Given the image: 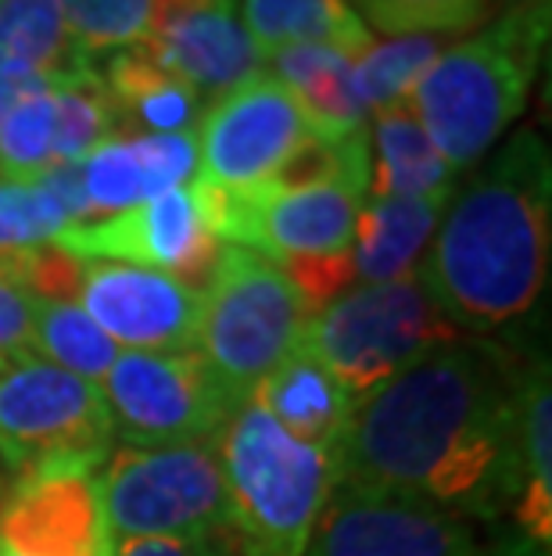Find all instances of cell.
<instances>
[{
    "label": "cell",
    "instance_id": "6da1fadb",
    "mask_svg": "<svg viewBox=\"0 0 552 556\" xmlns=\"http://www.w3.org/2000/svg\"><path fill=\"white\" fill-rule=\"evenodd\" d=\"M521 381L506 352L460 338L370 395L334 453V489L477 520L521 489Z\"/></svg>",
    "mask_w": 552,
    "mask_h": 556
},
{
    "label": "cell",
    "instance_id": "7a4b0ae2",
    "mask_svg": "<svg viewBox=\"0 0 552 556\" xmlns=\"http://www.w3.org/2000/svg\"><path fill=\"white\" fill-rule=\"evenodd\" d=\"M549 219V148L521 129L441 216L416 280L460 334H499L542 302Z\"/></svg>",
    "mask_w": 552,
    "mask_h": 556
},
{
    "label": "cell",
    "instance_id": "3957f363",
    "mask_svg": "<svg viewBox=\"0 0 552 556\" xmlns=\"http://www.w3.org/2000/svg\"><path fill=\"white\" fill-rule=\"evenodd\" d=\"M205 227L222 244H241L266 255L295 280L305 305L320 313L356 277L359 212L370 198V134L345 140V159L334 173L305 184H262L252 191H219L197 184Z\"/></svg>",
    "mask_w": 552,
    "mask_h": 556
},
{
    "label": "cell",
    "instance_id": "277c9868",
    "mask_svg": "<svg viewBox=\"0 0 552 556\" xmlns=\"http://www.w3.org/2000/svg\"><path fill=\"white\" fill-rule=\"evenodd\" d=\"M549 37V4H510L460 43L445 47L409 93L416 119L455 173L480 162L521 119Z\"/></svg>",
    "mask_w": 552,
    "mask_h": 556
},
{
    "label": "cell",
    "instance_id": "5b68a950",
    "mask_svg": "<svg viewBox=\"0 0 552 556\" xmlns=\"http://www.w3.org/2000/svg\"><path fill=\"white\" fill-rule=\"evenodd\" d=\"M230 500V535L241 556H305L334 492V459L295 442L258 402L227 420L216 438Z\"/></svg>",
    "mask_w": 552,
    "mask_h": 556
},
{
    "label": "cell",
    "instance_id": "8992f818",
    "mask_svg": "<svg viewBox=\"0 0 552 556\" xmlns=\"http://www.w3.org/2000/svg\"><path fill=\"white\" fill-rule=\"evenodd\" d=\"M463 334L431 302L416 274L362 283L309 316L301 349L345 388L356 406L377 395L409 366Z\"/></svg>",
    "mask_w": 552,
    "mask_h": 556
},
{
    "label": "cell",
    "instance_id": "52a82bcc",
    "mask_svg": "<svg viewBox=\"0 0 552 556\" xmlns=\"http://www.w3.org/2000/svg\"><path fill=\"white\" fill-rule=\"evenodd\" d=\"M312 309L284 269L241 244H222L202 283L197 356L244 406L255 388L301 349Z\"/></svg>",
    "mask_w": 552,
    "mask_h": 556
},
{
    "label": "cell",
    "instance_id": "ba28073f",
    "mask_svg": "<svg viewBox=\"0 0 552 556\" xmlns=\"http://www.w3.org/2000/svg\"><path fill=\"white\" fill-rule=\"evenodd\" d=\"M112 438L101 384L33 352L0 366V478L8 489L54 475H98Z\"/></svg>",
    "mask_w": 552,
    "mask_h": 556
},
{
    "label": "cell",
    "instance_id": "9c48e42d",
    "mask_svg": "<svg viewBox=\"0 0 552 556\" xmlns=\"http://www.w3.org/2000/svg\"><path fill=\"white\" fill-rule=\"evenodd\" d=\"M101 492L115 542L202 539L230 531V500L216 442L112 448Z\"/></svg>",
    "mask_w": 552,
    "mask_h": 556
},
{
    "label": "cell",
    "instance_id": "30bf717a",
    "mask_svg": "<svg viewBox=\"0 0 552 556\" xmlns=\"http://www.w3.org/2000/svg\"><path fill=\"white\" fill-rule=\"evenodd\" d=\"M123 445L216 442L241 402L197 352H119L101 381Z\"/></svg>",
    "mask_w": 552,
    "mask_h": 556
},
{
    "label": "cell",
    "instance_id": "8fae6325",
    "mask_svg": "<svg viewBox=\"0 0 552 556\" xmlns=\"http://www.w3.org/2000/svg\"><path fill=\"white\" fill-rule=\"evenodd\" d=\"M194 140L197 184L252 191L284 173V165L312 140V129L284 83L273 73H255L202 115Z\"/></svg>",
    "mask_w": 552,
    "mask_h": 556
},
{
    "label": "cell",
    "instance_id": "7c38bea8",
    "mask_svg": "<svg viewBox=\"0 0 552 556\" xmlns=\"http://www.w3.org/2000/svg\"><path fill=\"white\" fill-rule=\"evenodd\" d=\"M57 248L90 263L101 258V263L162 269L202 291L222 241L205 227L197 187L187 184L104 219H79L57 238Z\"/></svg>",
    "mask_w": 552,
    "mask_h": 556
},
{
    "label": "cell",
    "instance_id": "4fadbf2b",
    "mask_svg": "<svg viewBox=\"0 0 552 556\" xmlns=\"http://www.w3.org/2000/svg\"><path fill=\"white\" fill-rule=\"evenodd\" d=\"M84 313L126 352H194L202 291L147 266L84 258L76 291Z\"/></svg>",
    "mask_w": 552,
    "mask_h": 556
},
{
    "label": "cell",
    "instance_id": "5bb4252c",
    "mask_svg": "<svg viewBox=\"0 0 552 556\" xmlns=\"http://www.w3.org/2000/svg\"><path fill=\"white\" fill-rule=\"evenodd\" d=\"M305 556H480L466 517L434 506L334 489Z\"/></svg>",
    "mask_w": 552,
    "mask_h": 556
},
{
    "label": "cell",
    "instance_id": "9a60e30c",
    "mask_svg": "<svg viewBox=\"0 0 552 556\" xmlns=\"http://www.w3.org/2000/svg\"><path fill=\"white\" fill-rule=\"evenodd\" d=\"M137 47L191 90L219 98L266 65L241 18V0H155L151 33Z\"/></svg>",
    "mask_w": 552,
    "mask_h": 556
},
{
    "label": "cell",
    "instance_id": "2e32d148",
    "mask_svg": "<svg viewBox=\"0 0 552 556\" xmlns=\"http://www.w3.org/2000/svg\"><path fill=\"white\" fill-rule=\"evenodd\" d=\"M0 549L15 556H115L98 475H54L8 489Z\"/></svg>",
    "mask_w": 552,
    "mask_h": 556
},
{
    "label": "cell",
    "instance_id": "e0dca14e",
    "mask_svg": "<svg viewBox=\"0 0 552 556\" xmlns=\"http://www.w3.org/2000/svg\"><path fill=\"white\" fill-rule=\"evenodd\" d=\"M197 173L194 134H151V137H112L79 162V180L98 212H123L151 201L176 187H187Z\"/></svg>",
    "mask_w": 552,
    "mask_h": 556
},
{
    "label": "cell",
    "instance_id": "ac0fdd59",
    "mask_svg": "<svg viewBox=\"0 0 552 556\" xmlns=\"http://www.w3.org/2000/svg\"><path fill=\"white\" fill-rule=\"evenodd\" d=\"M252 402H258L280 428L295 442L320 448L334 459L337 445L356 417V402L341 388L320 363H312L305 352L284 359L262 384L255 388Z\"/></svg>",
    "mask_w": 552,
    "mask_h": 556
},
{
    "label": "cell",
    "instance_id": "d6986e66",
    "mask_svg": "<svg viewBox=\"0 0 552 556\" xmlns=\"http://www.w3.org/2000/svg\"><path fill=\"white\" fill-rule=\"evenodd\" d=\"M455 191L424 198H367L356 223L351 266L362 283H384L416 274L420 255L434 241V230Z\"/></svg>",
    "mask_w": 552,
    "mask_h": 556
},
{
    "label": "cell",
    "instance_id": "ffe728a7",
    "mask_svg": "<svg viewBox=\"0 0 552 556\" xmlns=\"http://www.w3.org/2000/svg\"><path fill=\"white\" fill-rule=\"evenodd\" d=\"M269 62L277 65V79L295 93L298 109L309 123L316 140L337 144L359 129H367L370 109L356 93V79H351V62L345 51L334 47H287L277 51Z\"/></svg>",
    "mask_w": 552,
    "mask_h": 556
},
{
    "label": "cell",
    "instance_id": "44dd1931",
    "mask_svg": "<svg viewBox=\"0 0 552 556\" xmlns=\"http://www.w3.org/2000/svg\"><path fill=\"white\" fill-rule=\"evenodd\" d=\"M455 191V169L434 148L413 104L373 112L370 134V198H424Z\"/></svg>",
    "mask_w": 552,
    "mask_h": 556
},
{
    "label": "cell",
    "instance_id": "7402d4cb",
    "mask_svg": "<svg viewBox=\"0 0 552 556\" xmlns=\"http://www.w3.org/2000/svg\"><path fill=\"white\" fill-rule=\"evenodd\" d=\"M241 18L266 62L277 51L309 43L359 58L373 43L370 26L348 0H241Z\"/></svg>",
    "mask_w": 552,
    "mask_h": 556
},
{
    "label": "cell",
    "instance_id": "603a6c76",
    "mask_svg": "<svg viewBox=\"0 0 552 556\" xmlns=\"http://www.w3.org/2000/svg\"><path fill=\"white\" fill-rule=\"evenodd\" d=\"M101 79L108 87L119 129H144L140 137L191 134V126L202 119V93L158 68L140 47L115 54Z\"/></svg>",
    "mask_w": 552,
    "mask_h": 556
},
{
    "label": "cell",
    "instance_id": "cb8c5ba5",
    "mask_svg": "<svg viewBox=\"0 0 552 556\" xmlns=\"http://www.w3.org/2000/svg\"><path fill=\"white\" fill-rule=\"evenodd\" d=\"M516 459L521 489L513 500V520L535 549L549 553L552 542V388L549 363H538L521 381V424H516Z\"/></svg>",
    "mask_w": 552,
    "mask_h": 556
},
{
    "label": "cell",
    "instance_id": "d4e9b609",
    "mask_svg": "<svg viewBox=\"0 0 552 556\" xmlns=\"http://www.w3.org/2000/svg\"><path fill=\"white\" fill-rule=\"evenodd\" d=\"M8 65L54 79L90 68L68 37L57 0H0V68Z\"/></svg>",
    "mask_w": 552,
    "mask_h": 556
},
{
    "label": "cell",
    "instance_id": "484cf974",
    "mask_svg": "<svg viewBox=\"0 0 552 556\" xmlns=\"http://www.w3.org/2000/svg\"><path fill=\"white\" fill-rule=\"evenodd\" d=\"M29 352H40L43 363L101 384L119 359V345L104 334L73 299H37L33 309Z\"/></svg>",
    "mask_w": 552,
    "mask_h": 556
},
{
    "label": "cell",
    "instance_id": "4316f807",
    "mask_svg": "<svg viewBox=\"0 0 552 556\" xmlns=\"http://www.w3.org/2000/svg\"><path fill=\"white\" fill-rule=\"evenodd\" d=\"M119 137L104 79L93 68L54 79V162H84L104 140Z\"/></svg>",
    "mask_w": 552,
    "mask_h": 556
},
{
    "label": "cell",
    "instance_id": "83f0119b",
    "mask_svg": "<svg viewBox=\"0 0 552 556\" xmlns=\"http://www.w3.org/2000/svg\"><path fill=\"white\" fill-rule=\"evenodd\" d=\"M445 51L441 37H391L373 40L356 62H351V79L362 104L373 112L391 109V104L409 101L420 76L434 65V58Z\"/></svg>",
    "mask_w": 552,
    "mask_h": 556
},
{
    "label": "cell",
    "instance_id": "f1b7e54d",
    "mask_svg": "<svg viewBox=\"0 0 552 556\" xmlns=\"http://www.w3.org/2000/svg\"><path fill=\"white\" fill-rule=\"evenodd\" d=\"M54 162V83L0 112V176L37 180Z\"/></svg>",
    "mask_w": 552,
    "mask_h": 556
},
{
    "label": "cell",
    "instance_id": "f546056e",
    "mask_svg": "<svg viewBox=\"0 0 552 556\" xmlns=\"http://www.w3.org/2000/svg\"><path fill=\"white\" fill-rule=\"evenodd\" d=\"M57 8L87 62L93 54H119L144 43L155 18V0H57Z\"/></svg>",
    "mask_w": 552,
    "mask_h": 556
},
{
    "label": "cell",
    "instance_id": "4dcf8cb0",
    "mask_svg": "<svg viewBox=\"0 0 552 556\" xmlns=\"http://www.w3.org/2000/svg\"><path fill=\"white\" fill-rule=\"evenodd\" d=\"M362 22L387 37H449L480 26L488 0H348Z\"/></svg>",
    "mask_w": 552,
    "mask_h": 556
},
{
    "label": "cell",
    "instance_id": "1f68e13d",
    "mask_svg": "<svg viewBox=\"0 0 552 556\" xmlns=\"http://www.w3.org/2000/svg\"><path fill=\"white\" fill-rule=\"evenodd\" d=\"M73 223L76 219L62 208V201L37 180L0 176V252L57 244Z\"/></svg>",
    "mask_w": 552,
    "mask_h": 556
},
{
    "label": "cell",
    "instance_id": "d6a6232c",
    "mask_svg": "<svg viewBox=\"0 0 552 556\" xmlns=\"http://www.w3.org/2000/svg\"><path fill=\"white\" fill-rule=\"evenodd\" d=\"M33 309H37V299L8 274H0V359H15L29 352Z\"/></svg>",
    "mask_w": 552,
    "mask_h": 556
},
{
    "label": "cell",
    "instance_id": "836d02e7",
    "mask_svg": "<svg viewBox=\"0 0 552 556\" xmlns=\"http://www.w3.org/2000/svg\"><path fill=\"white\" fill-rule=\"evenodd\" d=\"M115 556H238L230 531L202 539H126L115 542Z\"/></svg>",
    "mask_w": 552,
    "mask_h": 556
},
{
    "label": "cell",
    "instance_id": "e575fe53",
    "mask_svg": "<svg viewBox=\"0 0 552 556\" xmlns=\"http://www.w3.org/2000/svg\"><path fill=\"white\" fill-rule=\"evenodd\" d=\"M510 4H549V0H510Z\"/></svg>",
    "mask_w": 552,
    "mask_h": 556
},
{
    "label": "cell",
    "instance_id": "d590c367",
    "mask_svg": "<svg viewBox=\"0 0 552 556\" xmlns=\"http://www.w3.org/2000/svg\"><path fill=\"white\" fill-rule=\"evenodd\" d=\"M8 359H0V366H4ZM0 492H4V478H0Z\"/></svg>",
    "mask_w": 552,
    "mask_h": 556
},
{
    "label": "cell",
    "instance_id": "8d00e7d4",
    "mask_svg": "<svg viewBox=\"0 0 552 556\" xmlns=\"http://www.w3.org/2000/svg\"><path fill=\"white\" fill-rule=\"evenodd\" d=\"M0 556H15V553H8V549H0Z\"/></svg>",
    "mask_w": 552,
    "mask_h": 556
}]
</instances>
